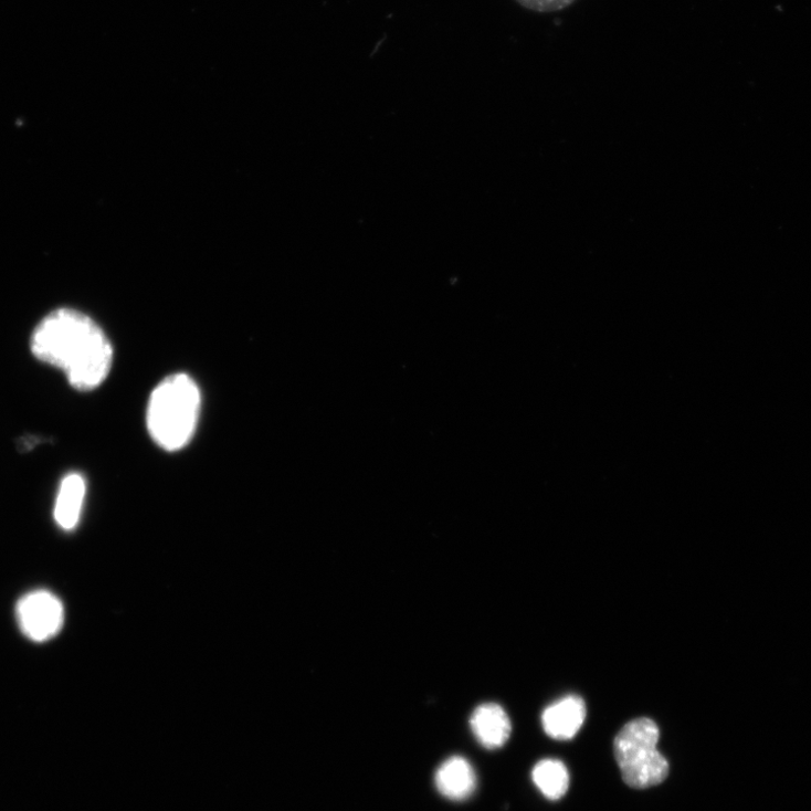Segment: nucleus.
Returning a JSON list of instances; mask_svg holds the SVG:
<instances>
[{
	"label": "nucleus",
	"instance_id": "f257e3e1",
	"mask_svg": "<svg viewBox=\"0 0 811 811\" xmlns=\"http://www.w3.org/2000/svg\"><path fill=\"white\" fill-rule=\"evenodd\" d=\"M36 359L63 370L71 386L91 391L107 378L113 347L101 327L88 316L70 308L49 314L31 337Z\"/></svg>",
	"mask_w": 811,
	"mask_h": 811
},
{
	"label": "nucleus",
	"instance_id": "f03ea898",
	"mask_svg": "<svg viewBox=\"0 0 811 811\" xmlns=\"http://www.w3.org/2000/svg\"><path fill=\"white\" fill-rule=\"evenodd\" d=\"M201 392L188 375L166 378L152 391L147 410V426L152 440L166 451L187 446L197 430Z\"/></svg>",
	"mask_w": 811,
	"mask_h": 811
},
{
	"label": "nucleus",
	"instance_id": "7ed1b4c3",
	"mask_svg": "<svg viewBox=\"0 0 811 811\" xmlns=\"http://www.w3.org/2000/svg\"><path fill=\"white\" fill-rule=\"evenodd\" d=\"M659 726L650 718L628 723L614 739V756L623 781L633 789H649L664 782L670 766L657 745Z\"/></svg>",
	"mask_w": 811,
	"mask_h": 811
},
{
	"label": "nucleus",
	"instance_id": "20e7f679",
	"mask_svg": "<svg viewBox=\"0 0 811 811\" xmlns=\"http://www.w3.org/2000/svg\"><path fill=\"white\" fill-rule=\"evenodd\" d=\"M17 618L27 639L35 643L48 642L61 632L65 622V608L60 598L45 590L24 596L17 604Z\"/></svg>",
	"mask_w": 811,
	"mask_h": 811
},
{
	"label": "nucleus",
	"instance_id": "39448f33",
	"mask_svg": "<svg viewBox=\"0 0 811 811\" xmlns=\"http://www.w3.org/2000/svg\"><path fill=\"white\" fill-rule=\"evenodd\" d=\"M586 719V703L577 695H567L548 706L541 718L546 734L559 740L573 738L583 727Z\"/></svg>",
	"mask_w": 811,
	"mask_h": 811
},
{
	"label": "nucleus",
	"instance_id": "423d86ee",
	"mask_svg": "<svg viewBox=\"0 0 811 811\" xmlns=\"http://www.w3.org/2000/svg\"><path fill=\"white\" fill-rule=\"evenodd\" d=\"M435 786L439 792L450 800H466L476 790L477 777L466 759L453 757L436 771Z\"/></svg>",
	"mask_w": 811,
	"mask_h": 811
},
{
	"label": "nucleus",
	"instance_id": "0eeeda50",
	"mask_svg": "<svg viewBox=\"0 0 811 811\" xmlns=\"http://www.w3.org/2000/svg\"><path fill=\"white\" fill-rule=\"evenodd\" d=\"M471 727L477 740L488 749L503 747L512 733L506 712L496 704L480 706L471 718Z\"/></svg>",
	"mask_w": 811,
	"mask_h": 811
},
{
	"label": "nucleus",
	"instance_id": "6e6552de",
	"mask_svg": "<svg viewBox=\"0 0 811 811\" xmlns=\"http://www.w3.org/2000/svg\"><path fill=\"white\" fill-rule=\"evenodd\" d=\"M86 495V483L82 475L71 474L62 482L54 506V519L66 531L74 530L81 518Z\"/></svg>",
	"mask_w": 811,
	"mask_h": 811
},
{
	"label": "nucleus",
	"instance_id": "1a4fd4ad",
	"mask_svg": "<svg viewBox=\"0 0 811 811\" xmlns=\"http://www.w3.org/2000/svg\"><path fill=\"white\" fill-rule=\"evenodd\" d=\"M533 780L540 792L552 801L561 799L569 789V772L559 760L540 761L533 771Z\"/></svg>",
	"mask_w": 811,
	"mask_h": 811
},
{
	"label": "nucleus",
	"instance_id": "9d476101",
	"mask_svg": "<svg viewBox=\"0 0 811 811\" xmlns=\"http://www.w3.org/2000/svg\"><path fill=\"white\" fill-rule=\"evenodd\" d=\"M515 2L528 11L547 14L569 8L576 0H515Z\"/></svg>",
	"mask_w": 811,
	"mask_h": 811
}]
</instances>
